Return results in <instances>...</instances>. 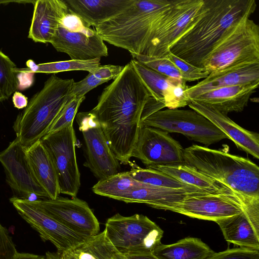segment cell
Here are the masks:
<instances>
[{"label":"cell","instance_id":"obj_1","mask_svg":"<svg viewBox=\"0 0 259 259\" xmlns=\"http://www.w3.org/2000/svg\"><path fill=\"white\" fill-rule=\"evenodd\" d=\"M151 97L131 62L106 87L92 110L117 160L130 163L145 108Z\"/></svg>","mask_w":259,"mask_h":259},{"label":"cell","instance_id":"obj_2","mask_svg":"<svg viewBox=\"0 0 259 259\" xmlns=\"http://www.w3.org/2000/svg\"><path fill=\"white\" fill-rule=\"evenodd\" d=\"M256 8L254 0H207V7L195 23L170 47L169 52L198 67L228 31Z\"/></svg>","mask_w":259,"mask_h":259},{"label":"cell","instance_id":"obj_3","mask_svg":"<svg viewBox=\"0 0 259 259\" xmlns=\"http://www.w3.org/2000/svg\"><path fill=\"white\" fill-rule=\"evenodd\" d=\"M183 159L235 194L259 197V167L250 160L196 144L184 149Z\"/></svg>","mask_w":259,"mask_h":259},{"label":"cell","instance_id":"obj_4","mask_svg":"<svg viewBox=\"0 0 259 259\" xmlns=\"http://www.w3.org/2000/svg\"><path fill=\"white\" fill-rule=\"evenodd\" d=\"M74 82L73 79H64L52 75L18 114L13 128L16 139L25 148L47 135L63 108L73 97L71 92Z\"/></svg>","mask_w":259,"mask_h":259},{"label":"cell","instance_id":"obj_5","mask_svg":"<svg viewBox=\"0 0 259 259\" xmlns=\"http://www.w3.org/2000/svg\"><path fill=\"white\" fill-rule=\"evenodd\" d=\"M176 0H135L133 5L95 30L103 41L128 51L141 54L157 20Z\"/></svg>","mask_w":259,"mask_h":259},{"label":"cell","instance_id":"obj_6","mask_svg":"<svg viewBox=\"0 0 259 259\" xmlns=\"http://www.w3.org/2000/svg\"><path fill=\"white\" fill-rule=\"evenodd\" d=\"M246 15L232 26L205 60L210 73L239 65L259 63V26Z\"/></svg>","mask_w":259,"mask_h":259},{"label":"cell","instance_id":"obj_7","mask_svg":"<svg viewBox=\"0 0 259 259\" xmlns=\"http://www.w3.org/2000/svg\"><path fill=\"white\" fill-rule=\"evenodd\" d=\"M207 7V0H176L154 24L141 54L166 56L172 44L197 21Z\"/></svg>","mask_w":259,"mask_h":259},{"label":"cell","instance_id":"obj_8","mask_svg":"<svg viewBox=\"0 0 259 259\" xmlns=\"http://www.w3.org/2000/svg\"><path fill=\"white\" fill-rule=\"evenodd\" d=\"M106 235L124 256L152 253L161 243L163 230L143 214L129 217L116 213L105 223Z\"/></svg>","mask_w":259,"mask_h":259},{"label":"cell","instance_id":"obj_9","mask_svg":"<svg viewBox=\"0 0 259 259\" xmlns=\"http://www.w3.org/2000/svg\"><path fill=\"white\" fill-rule=\"evenodd\" d=\"M141 125L158 128L168 133H180L207 147L228 139L208 119L191 109L160 110L145 118Z\"/></svg>","mask_w":259,"mask_h":259},{"label":"cell","instance_id":"obj_10","mask_svg":"<svg viewBox=\"0 0 259 259\" xmlns=\"http://www.w3.org/2000/svg\"><path fill=\"white\" fill-rule=\"evenodd\" d=\"M40 141L54 164L60 193L76 197L80 186V175L76 161V138L73 125L48 134Z\"/></svg>","mask_w":259,"mask_h":259},{"label":"cell","instance_id":"obj_11","mask_svg":"<svg viewBox=\"0 0 259 259\" xmlns=\"http://www.w3.org/2000/svg\"><path fill=\"white\" fill-rule=\"evenodd\" d=\"M76 120L84 142L87 157L84 165L99 180L120 172L119 161L112 151L93 112H79Z\"/></svg>","mask_w":259,"mask_h":259},{"label":"cell","instance_id":"obj_12","mask_svg":"<svg viewBox=\"0 0 259 259\" xmlns=\"http://www.w3.org/2000/svg\"><path fill=\"white\" fill-rule=\"evenodd\" d=\"M10 201L22 219L38 233L41 239L50 241L59 253L72 249L89 239L60 223L32 200L13 197Z\"/></svg>","mask_w":259,"mask_h":259},{"label":"cell","instance_id":"obj_13","mask_svg":"<svg viewBox=\"0 0 259 259\" xmlns=\"http://www.w3.org/2000/svg\"><path fill=\"white\" fill-rule=\"evenodd\" d=\"M184 149L168 133L141 125L132 154L147 167L184 163Z\"/></svg>","mask_w":259,"mask_h":259},{"label":"cell","instance_id":"obj_14","mask_svg":"<svg viewBox=\"0 0 259 259\" xmlns=\"http://www.w3.org/2000/svg\"><path fill=\"white\" fill-rule=\"evenodd\" d=\"M241 195L194 193L174 202L165 210L200 220L216 222L243 211Z\"/></svg>","mask_w":259,"mask_h":259},{"label":"cell","instance_id":"obj_15","mask_svg":"<svg viewBox=\"0 0 259 259\" xmlns=\"http://www.w3.org/2000/svg\"><path fill=\"white\" fill-rule=\"evenodd\" d=\"M32 201L60 223L86 238L99 233V222L84 200L77 197L70 199L59 196L55 199H38Z\"/></svg>","mask_w":259,"mask_h":259},{"label":"cell","instance_id":"obj_16","mask_svg":"<svg viewBox=\"0 0 259 259\" xmlns=\"http://www.w3.org/2000/svg\"><path fill=\"white\" fill-rule=\"evenodd\" d=\"M26 149L15 139L0 152V162L5 172L6 182L15 197L30 200L31 196L34 195L40 199H49L34 177L27 160Z\"/></svg>","mask_w":259,"mask_h":259},{"label":"cell","instance_id":"obj_17","mask_svg":"<svg viewBox=\"0 0 259 259\" xmlns=\"http://www.w3.org/2000/svg\"><path fill=\"white\" fill-rule=\"evenodd\" d=\"M59 52L67 54L71 60H90L107 57L108 51L95 29L86 26L74 30L59 25L50 42Z\"/></svg>","mask_w":259,"mask_h":259},{"label":"cell","instance_id":"obj_18","mask_svg":"<svg viewBox=\"0 0 259 259\" xmlns=\"http://www.w3.org/2000/svg\"><path fill=\"white\" fill-rule=\"evenodd\" d=\"M188 106L199 113L232 140L240 150L259 158V135L240 126L228 116L203 104L190 101Z\"/></svg>","mask_w":259,"mask_h":259},{"label":"cell","instance_id":"obj_19","mask_svg":"<svg viewBox=\"0 0 259 259\" xmlns=\"http://www.w3.org/2000/svg\"><path fill=\"white\" fill-rule=\"evenodd\" d=\"M28 37L35 42H51L60 22L70 11L64 0H37Z\"/></svg>","mask_w":259,"mask_h":259},{"label":"cell","instance_id":"obj_20","mask_svg":"<svg viewBox=\"0 0 259 259\" xmlns=\"http://www.w3.org/2000/svg\"><path fill=\"white\" fill-rule=\"evenodd\" d=\"M259 84V63L245 64L210 73L202 81L188 88L189 100L215 89L233 85Z\"/></svg>","mask_w":259,"mask_h":259},{"label":"cell","instance_id":"obj_21","mask_svg":"<svg viewBox=\"0 0 259 259\" xmlns=\"http://www.w3.org/2000/svg\"><path fill=\"white\" fill-rule=\"evenodd\" d=\"M258 84L239 85L222 87L201 94L194 101L227 115L230 112H242L247 106L250 96Z\"/></svg>","mask_w":259,"mask_h":259},{"label":"cell","instance_id":"obj_22","mask_svg":"<svg viewBox=\"0 0 259 259\" xmlns=\"http://www.w3.org/2000/svg\"><path fill=\"white\" fill-rule=\"evenodd\" d=\"M69 11L88 27H96L117 16L135 0H64Z\"/></svg>","mask_w":259,"mask_h":259},{"label":"cell","instance_id":"obj_23","mask_svg":"<svg viewBox=\"0 0 259 259\" xmlns=\"http://www.w3.org/2000/svg\"><path fill=\"white\" fill-rule=\"evenodd\" d=\"M26 154L35 179L47 194L49 199L58 198L60 192L57 172L52 159L41 141L26 148Z\"/></svg>","mask_w":259,"mask_h":259},{"label":"cell","instance_id":"obj_24","mask_svg":"<svg viewBox=\"0 0 259 259\" xmlns=\"http://www.w3.org/2000/svg\"><path fill=\"white\" fill-rule=\"evenodd\" d=\"M47 259H126L112 245L104 230L63 253H46Z\"/></svg>","mask_w":259,"mask_h":259},{"label":"cell","instance_id":"obj_25","mask_svg":"<svg viewBox=\"0 0 259 259\" xmlns=\"http://www.w3.org/2000/svg\"><path fill=\"white\" fill-rule=\"evenodd\" d=\"M194 193L196 192L145 184L142 187L125 195L121 201L145 203L155 208L165 210L171 204L179 202Z\"/></svg>","mask_w":259,"mask_h":259},{"label":"cell","instance_id":"obj_26","mask_svg":"<svg viewBox=\"0 0 259 259\" xmlns=\"http://www.w3.org/2000/svg\"><path fill=\"white\" fill-rule=\"evenodd\" d=\"M215 223L219 226L228 243L259 250V234L255 231L243 211Z\"/></svg>","mask_w":259,"mask_h":259},{"label":"cell","instance_id":"obj_27","mask_svg":"<svg viewBox=\"0 0 259 259\" xmlns=\"http://www.w3.org/2000/svg\"><path fill=\"white\" fill-rule=\"evenodd\" d=\"M151 168L162 171L182 182L208 193L238 195L222 183L186 163Z\"/></svg>","mask_w":259,"mask_h":259},{"label":"cell","instance_id":"obj_28","mask_svg":"<svg viewBox=\"0 0 259 259\" xmlns=\"http://www.w3.org/2000/svg\"><path fill=\"white\" fill-rule=\"evenodd\" d=\"M130 62L151 97L163 104L165 107L168 109L176 89L183 79L164 76L147 67L134 59L131 60Z\"/></svg>","mask_w":259,"mask_h":259},{"label":"cell","instance_id":"obj_29","mask_svg":"<svg viewBox=\"0 0 259 259\" xmlns=\"http://www.w3.org/2000/svg\"><path fill=\"white\" fill-rule=\"evenodd\" d=\"M214 252L200 239L186 237L171 244L160 243L152 253L158 259H206Z\"/></svg>","mask_w":259,"mask_h":259},{"label":"cell","instance_id":"obj_30","mask_svg":"<svg viewBox=\"0 0 259 259\" xmlns=\"http://www.w3.org/2000/svg\"><path fill=\"white\" fill-rule=\"evenodd\" d=\"M145 184L134 179L126 171L99 180L92 190L96 194L121 201L125 195Z\"/></svg>","mask_w":259,"mask_h":259},{"label":"cell","instance_id":"obj_31","mask_svg":"<svg viewBox=\"0 0 259 259\" xmlns=\"http://www.w3.org/2000/svg\"><path fill=\"white\" fill-rule=\"evenodd\" d=\"M100 59L90 60H70L36 64L31 59L27 61L26 68L15 69L17 73H43L55 74L61 72L83 70L92 72L100 64Z\"/></svg>","mask_w":259,"mask_h":259},{"label":"cell","instance_id":"obj_32","mask_svg":"<svg viewBox=\"0 0 259 259\" xmlns=\"http://www.w3.org/2000/svg\"><path fill=\"white\" fill-rule=\"evenodd\" d=\"M129 172L134 179L143 183L165 188L186 190L192 192L208 193L154 168H144L134 165Z\"/></svg>","mask_w":259,"mask_h":259},{"label":"cell","instance_id":"obj_33","mask_svg":"<svg viewBox=\"0 0 259 259\" xmlns=\"http://www.w3.org/2000/svg\"><path fill=\"white\" fill-rule=\"evenodd\" d=\"M16 65L0 50V102L5 101L19 89Z\"/></svg>","mask_w":259,"mask_h":259},{"label":"cell","instance_id":"obj_34","mask_svg":"<svg viewBox=\"0 0 259 259\" xmlns=\"http://www.w3.org/2000/svg\"><path fill=\"white\" fill-rule=\"evenodd\" d=\"M133 59L152 70L168 77L183 79L181 73L167 55L150 57L143 54H131Z\"/></svg>","mask_w":259,"mask_h":259},{"label":"cell","instance_id":"obj_35","mask_svg":"<svg viewBox=\"0 0 259 259\" xmlns=\"http://www.w3.org/2000/svg\"><path fill=\"white\" fill-rule=\"evenodd\" d=\"M85 96H73L66 104L51 127L48 133H52L73 125L78 108Z\"/></svg>","mask_w":259,"mask_h":259},{"label":"cell","instance_id":"obj_36","mask_svg":"<svg viewBox=\"0 0 259 259\" xmlns=\"http://www.w3.org/2000/svg\"><path fill=\"white\" fill-rule=\"evenodd\" d=\"M167 56L179 70L184 80L193 81L206 78L210 73L204 68L195 66L169 52Z\"/></svg>","mask_w":259,"mask_h":259},{"label":"cell","instance_id":"obj_37","mask_svg":"<svg viewBox=\"0 0 259 259\" xmlns=\"http://www.w3.org/2000/svg\"><path fill=\"white\" fill-rule=\"evenodd\" d=\"M206 259H259V250L241 247L233 248L215 252Z\"/></svg>","mask_w":259,"mask_h":259},{"label":"cell","instance_id":"obj_38","mask_svg":"<svg viewBox=\"0 0 259 259\" xmlns=\"http://www.w3.org/2000/svg\"><path fill=\"white\" fill-rule=\"evenodd\" d=\"M91 72L80 81L74 82L71 92L73 96L81 97L98 85L106 82Z\"/></svg>","mask_w":259,"mask_h":259},{"label":"cell","instance_id":"obj_39","mask_svg":"<svg viewBox=\"0 0 259 259\" xmlns=\"http://www.w3.org/2000/svg\"><path fill=\"white\" fill-rule=\"evenodd\" d=\"M16 252L8 230L0 223V259H12Z\"/></svg>","mask_w":259,"mask_h":259},{"label":"cell","instance_id":"obj_40","mask_svg":"<svg viewBox=\"0 0 259 259\" xmlns=\"http://www.w3.org/2000/svg\"><path fill=\"white\" fill-rule=\"evenodd\" d=\"M124 66L115 65H100L91 73L98 77L106 80L114 79L122 72Z\"/></svg>","mask_w":259,"mask_h":259},{"label":"cell","instance_id":"obj_41","mask_svg":"<svg viewBox=\"0 0 259 259\" xmlns=\"http://www.w3.org/2000/svg\"><path fill=\"white\" fill-rule=\"evenodd\" d=\"M12 101L14 107L18 109L25 108L28 103L27 97L18 91L13 94Z\"/></svg>","mask_w":259,"mask_h":259},{"label":"cell","instance_id":"obj_42","mask_svg":"<svg viewBox=\"0 0 259 259\" xmlns=\"http://www.w3.org/2000/svg\"><path fill=\"white\" fill-rule=\"evenodd\" d=\"M12 259H47L46 256L16 252Z\"/></svg>","mask_w":259,"mask_h":259},{"label":"cell","instance_id":"obj_43","mask_svg":"<svg viewBox=\"0 0 259 259\" xmlns=\"http://www.w3.org/2000/svg\"><path fill=\"white\" fill-rule=\"evenodd\" d=\"M126 259H158L152 253L126 256Z\"/></svg>","mask_w":259,"mask_h":259}]
</instances>
